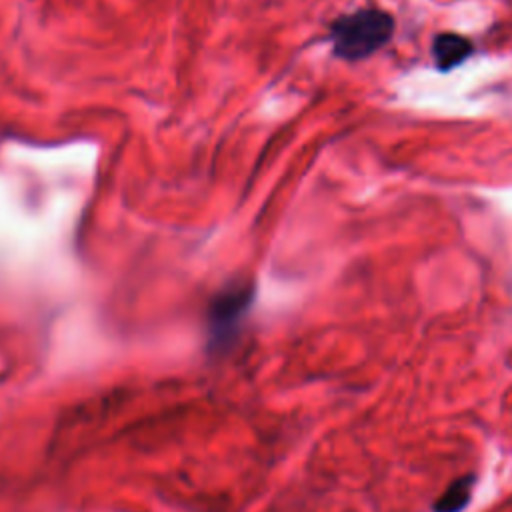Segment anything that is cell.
Listing matches in <instances>:
<instances>
[{
    "label": "cell",
    "mask_w": 512,
    "mask_h": 512,
    "mask_svg": "<svg viewBox=\"0 0 512 512\" xmlns=\"http://www.w3.org/2000/svg\"><path fill=\"white\" fill-rule=\"evenodd\" d=\"M394 18L386 10L362 8L338 16L330 24V44L342 60H362L380 50L394 34Z\"/></svg>",
    "instance_id": "1"
},
{
    "label": "cell",
    "mask_w": 512,
    "mask_h": 512,
    "mask_svg": "<svg viewBox=\"0 0 512 512\" xmlns=\"http://www.w3.org/2000/svg\"><path fill=\"white\" fill-rule=\"evenodd\" d=\"M254 294L252 282H234L212 298L208 306V344L212 350L232 344L254 302Z\"/></svg>",
    "instance_id": "2"
},
{
    "label": "cell",
    "mask_w": 512,
    "mask_h": 512,
    "mask_svg": "<svg viewBox=\"0 0 512 512\" xmlns=\"http://www.w3.org/2000/svg\"><path fill=\"white\" fill-rule=\"evenodd\" d=\"M474 44L460 34L442 32L432 40V56L438 70H452L470 58Z\"/></svg>",
    "instance_id": "3"
},
{
    "label": "cell",
    "mask_w": 512,
    "mask_h": 512,
    "mask_svg": "<svg viewBox=\"0 0 512 512\" xmlns=\"http://www.w3.org/2000/svg\"><path fill=\"white\" fill-rule=\"evenodd\" d=\"M474 488V476H462L456 482H452L436 500L434 512H460L472 496Z\"/></svg>",
    "instance_id": "4"
}]
</instances>
